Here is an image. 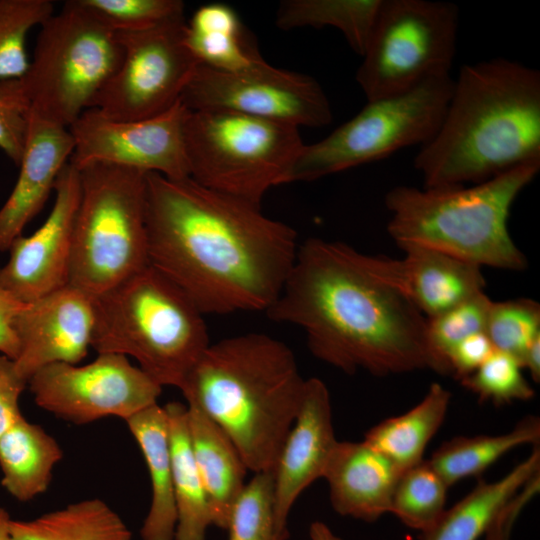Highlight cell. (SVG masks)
<instances>
[{"instance_id":"obj_1","label":"cell","mask_w":540,"mask_h":540,"mask_svg":"<svg viewBox=\"0 0 540 540\" xmlns=\"http://www.w3.org/2000/svg\"><path fill=\"white\" fill-rule=\"evenodd\" d=\"M149 264L203 314L267 311L295 262L294 228L192 178L146 174Z\"/></svg>"},{"instance_id":"obj_2","label":"cell","mask_w":540,"mask_h":540,"mask_svg":"<svg viewBox=\"0 0 540 540\" xmlns=\"http://www.w3.org/2000/svg\"><path fill=\"white\" fill-rule=\"evenodd\" d=\"M351 246L308 238L267 316L302 328L310 352L346 373L432 369L427 318L370 275Z\"/></svg>"},{"instance_id":"obj_3","label":"cell","mask_w":540,"mask_h":540,"mask_svg":"<svg viewBox=\"0 0 540 540\" xmlns=\"http://www.w3.org/2000/svg\"><path fill=\"white\" fill-rule=\"evenodd\" d=\"M540 160V72L494 58L461 67L414 167L424 187L477 184Z\"/></svg>"},{"instance_id":"obj_4","label":"cell","mask_w":540,"mask_h":540,"mask_svg":"<svg viewBox=\"0 0 540 540\" xmlns=\"http://www.w3.org/2000/svg\"><path fill=\"white\" fill-rule=\"evenodd\" d=\"M305 379L292 350L263 333L207 347L182 388L232 440L249 471H273L300 408Z\"/></svg>"},{"instance_id":"obj_5","label":"cell","mask_w":540,"mask_h":540,"mask_svg":"<svg viewBox=\"0 0 540 540\" xmlns=\"http://www.w3.org/2000/svg\"><path fill=\"white\" fill-rule=\"evenodd\" d=\"M540 160L467 187L396 186L384 197L390 237L399 248L433 249L477 266L521 271L527 259L508 229L511 207Z\"/></svg>"},{"instance_id":"obj_6","label":"cell","mask_w":540,"mask_h":540,"mask_svg":"<svg viewBox=\"0 0 540 540\" xmlns=\"http://www.w3.org/2000/svg\"><path fill=\"white\" fill-rule=\"evenodd\" d=\"M91 347L131 356L160 386L181 389L210 345L203 313L150 264L93 298Z\"/></svg>"},{"instance_id":"obj_7","label":"cell","mask_w":540,"mask_h":540,"mask_svg":"<svg viewBox=\"0 0 540 540\" xmlns=\"http://www.w3.org/2000/svg\"><path fill=\"white\" fill-rule=\"evenodd\" d=\"M78 171L68 285L94 298L149 265L147 173L108 163Z\"/></svg>"},{"instance_id":"obj_8","label":"cell","mask_w":540,"mask_h":540,"mask_svg":"<svg viewBox=\"0 0 540 540\" xmlns=\"http://www.w3.org/2000/svg\"><path fill=\"white\" fill-rule=\"evenodd\" d=\"M183 140L190 178L257 207L305 145L298 127L217 109L188 110Z\"/></svg>"},{"instance_id":"obj_9","label":"cell","mask_w":540,"mask_h":540,"mask_svg":"<svg viewBox=\"0 0 540 540\" xmlns=\"http://www.w3.org/2000/svg\"><path fill=\"white\" fill-rule=\"evenodd\" d=\"M119 34L82 0L65 2L38 33L22 78L36 114L69 128L119 68Z\"/></svg>"},{"instance_id":"obj_10","label":"cell","mask_w":540,"mask_h":540,"mask_svg":"<svg viewBox=\"0 0 540 540\" xmlns=\"http://www.w3.org/2000/svg\"><path fill=\"white\" fill-rule=\"evenodd\" d=\"M453 81L450 74L438 75L403 94L367 101L331 134L304 145L288 183L313 181L424 145L442 121Z\"/></svg>"},{"instance_id":"obj_11","label":"cell","mask_w":540,"mask_h":540,"mask_svg":"<svg viewBox=\"0 0 540 540\" xmlns=\"http://www.w3.org/2000/svg\"><path fill=\"white\" fill-rule=\"evenodd\" d=\"M459 10L430 0H382L356 81L367 101L403 94L450 74Z\"/></svg>"},{"instance_id":"obj_12","label":"cell","mask_w":540,"mask_h":540,"mask_svg":"<svg viewBox=\"0 0 540 540\" xmlns=\"http://www.w3.org/2000/svg\"><path fill=\"white\" fill-rule=\"evenodd\" d=\"M185 29L182 17L148 30L118 33L121 64L91 108L116 120H139L173 107L200 65L186 44Z\"/></svg>"},{"instance_id":"obj_13","label":"cell","mask_w":540,"mask_h":540,"mask_svg":"<svg viewBox=\"0 0 540 540\" xmlns=\"http://www.w3.org/2000/svg\"><path fill=\"white\" fill-rule=\"evenodd\" d=\"M180 101L188 110H227L298 128L322 127L332 121L329 100L313 77L265 60L242 72L200 64Z\"/></svg>"},{"instance_id":"obj_14","label":"cell","mask_w":540,"mask_h":540,"mask_svg":"<svg viewBox=\"0 0 540 540\" xmlns=\"http://www.w3.org/2000/svg\"><path fill=\"white\" fill-rule=\"evenodd\" d=\"M35 403L74 424L116 416L127 420L157 404L162 386L124 355L99 353L83 366L48 365L28 382Z\"/></svg>"},{"instance_id":"obj_15","label":"cell","mask_w":540,"mask_h":540,"mask_svg":"<svg viewBox=\"0 0 540 540\" xmlns=\"http://www.w3.org/2000/svg\"><path fill=\"white\" fill-rule=\"evenodd\" d=\"M187 112L178 101L155 117L116 120L89 108L69 127L74 140L69 162L77 169L108 163L171 179L190 177L183 140Z\"/></svg>"},{"instance_id":"obj_16","label":"cell","mask_w":540,"mask_h":540,"mask_svg":"<svg viewBox=\"0 0 540 540\" xmlns=\"http://www.w3.org/2000/svg\"><path fill=\"white\" fill-rule=\"evenodd\" d=\"M54 191L55 201L44 223L11 243L8 261L0 268V287L24 304L68 285L81 193L79 171L70 162L61 170Z\"/></svg>"},{"instance_id":"obj_17","label":"cell","mask_w":540,"mask_h":540,"mask_svg":"<svg viewBox=\"0 0 540 540\" xmlns=\"http://www.w3.org/2000/svg\"><path fill=\"white\" fill-rule=\"evenodd\" d=\"M93 325V298L71 285L25 304L14 321L18 375L28 384L48 365L78 364L91 347Z\"/></svg>"},{"instance_id":"obj_18","label":"cell","mask_w":540,"mask_h":540,"mask_svg":"<svg viewBox=\"0 0 540 540\" xmlns=\"http://www.w3.org/2000/svg\"><path fill=\"white\" fill-rule=\"evenodd\" d=\"M337 442L327 386L319 378L305 379L299 411L273 470L275 519L284 537H289L293 505L309 485L323 478Z\"/></svg>"},{"instance_id":"obj_19","label":"cell","mask_w":540,"mask_h":540,"mask_svg":"<svg viewBox=\"0 0 540 540\" xmlns=\"http://www.w3.org/2000/svg\"><path fill=\"white\" fill-rule=\"evenodd\" d=\"M401 249L405 252L402 259L361 252L359 259L370 275L403 295L426 318L484 290L480 266L425 247Z\"/></svg>"},{"instance_id":"obj_20","label":"cell","mask_w":540,"mask_h":540,"mask_svg":"<svg viewBox=\"0 0 540 540\" xmlns=\"http://www.w3.org/2000/svg\"><path fill=\"white\" fill-rule=\"evenodd\" d=\"M74 140L69 128L31 110L24 152L17 181L0 208V252L42 210L56 180L69 162Z\"/></svg>"},{"instance_id":"obj_21","label":"cell","mask_w":540,"mask_h":540,"mask_svg":"<svg viewBox=\"0 0 540 540\" xmlns=\"http://www.w3.org/2000/svg\"><path fill=\"white\" fill-rule=\"evenodd\" d=\"M402 471L364 441H338L323 478L338 514L373 522L389 513Z\"/></svg>"},{"instance_id":"obj_22","label":"cell","mask_w":540,"mask_h":540,"mask_svg":"<svg viewBox=\"0 0 540 540\" xmlns=\"http://www.w3.org/2000/svg\"><path fill=\"white\" fill-rule=\"evenodd\" d=\"M186 406L191 448L208 496L212 525L226 530L249 470L228 435L198 407Z\"/></svg>"},{"instance_id":"obj_23","label":"cell","mask_w":540,"mask_h":540,"mask_svg":"<svg viewBox=\"0 0 540 540\" xmlns=\"http://www.w3.org/2000/svg\"><path fill=\"white\" fill-rule=\"evenodd\" d=\"M125 421L143 454L152 487L151 504L140 529L141 539L175 540L177 510L165 408L155 404Z\"/></svg>"},{"instance_id":"obj_24","label":"cell","mask_w":540,"mask_h":540,"mask_svg":"<svg viewBox=\"0 0 540 540\" xmlns=\"http://www.w3.org/2000/svg\"><path fill=\"white\" fill-rule=\"evenodd\" d=\"M62 457L58 442L22 416L0 437L2 486L19 501L32 500L47 490Z\"/></svg>"},{"instance_id":"obj_25","label":"cell","mask_w":540,"mask_h":540,"mask_svg":"<svg viewBox=\"0 0 540 540\" xmlns=\"http://www.w3.org/2000/svg\"><path fill=\"white\" fill-rule=\"evenodd\" d=\"M450 399L447 389L433 383L417 405L376 424L366 432L363 441L403 472L423 461L427 444L445 419Z\"/></svg>"},{"instance_id":"obj_26","label":"cell","mask_w":540,"mask_h":540,"mask_svg":"<svg viewBox=\"0 0 540 540\" xmlns=\"http://www.w3.org/2000/svg\"><path fill=\"white\" fill-rule=\"evenodd\" d=\"M185 40L200 64L217 70L242 72L264 61L237 13L223 3L198 8L186 23Z\"/></svg>"},{"instance_id":"obj_27","label":"cell","mask_w":540,"mask_h":540,"mask_svg":"<svg viewBox=\"0 0 540 540\" xmlns=\"http://www.w3.org/2000/svg\"><path fill=\"white\" fill-rule=\"evenodd\" d=\"M168 418L174 495L177 510L175 540H207L212 525L208 496L191 448L187 406L170 402L164 406Z\"/></svg>"},{"instance_id":"obj_28","label":"cell","mask_w":540,"mask_h":540,"mask_svg":"<svg viewBox=\"0 0 540 540\" xmlns=\"http://www.w3.org/2000/svg\"><path fill=\"white\" fill-rule=\"evenodd\" d=\"M539 445L530 456L495 482H479L462 500L445 510L422 540H479L486 535L501 505L536 471Z\"/></svg>"},{"instance_id":"obj_29","label":"cell","mask_w":540,"mask_h":540,"mask_svg":"<svg viewBox=\"0 0 540 540\" xmlns=\"http://www.w3.org/2000/svg\"><path fill=\"white\" fill-rule=\"evenodd\" d=\"M13 540H132L126 523L99 498L71 503L31 520H11Z\"/></svg>"},{"instance_id":"obj_30","label":"cell","mask_w":540,"mask_h":540,"mask_svg":"<svg viewBox=\"0 0 540 540\" xmlns=\"http://www.w3.org/2000/svg\"><path fill=\"white\" fill-rule=\"evenodd\" d=\"M539 439V418L527 416L505 434L463 436L445 441L428 462L450 487L466 477L480 475L518 446L539 445Z\"/></svg>"},{"instance_id":"obj_31","label":"cell","mask_w":540,"mask_h":540,"mask_svg":"<svg viewBox=\"0 0 540 540\" xmlns=\"http://www.w3.org/2000/svg\"><path fill=\"white\" fill-rule=\"evenodd\" d=\"M382 0H284L276 12L282 30L337 28L350 47L363 55Z\"/></svg>"},{"instance_id":"obj_32","label":"cell","mask_w":540,"mask_h":540,"mask_svg":"<svg viewBox=\"0 0 540 540\" xmlns=\"http://www.w3.org/2000/svg\"><path fill=\"white\" fill-rule=\"evenodd\" d=\"M448 488L428 460H423L401 473L389 513L422 535L436 524L446 510Z\"/></svg>"},{"instance_id":"obj_33","label":"cell","mask_w":540,"mask_h":540,"mask_svg":"<svg viewBox=\"0 0 540 540\" xmlns=\"http://www.w3.org/2000/svg\"><path fill=\"white\" fill-rule=\"evenodd\" d=\"M53 14L50 0H0V82L24 77L29 32Z\"/></svg>"},{"instance_id":"obj_34","label":"cell","mask_w":540,"mask_h":540,"mask_svg":"<svg viewBox=\"0 0 540 540\" xmlns=\"http://www.w3.org/2000/svg\"><path fill=\"white\" fill-rule=\"evenodd\" d=\"M491 302L482 291L436 316L427 318V343L432 370L450 375V353L467 337L485 332Z\"/></svg>"},{"instance_id":"obj_35","label":"cell","mask_w":540,"mask_h":540,"mask_svg":"<svg viewBox=\"0 0 540 540\" xmlns=\"http://www.w3.org/2000/svg\"><path fill=\"white\" fill-rule=\"evenodd\" d=\"M274 503V471L255 473L231 510L228 540H287L278 530Z\"/></svg>"},{"instance_id":"obj_36","label":"cell","mask_w":540,"mask_h":540,"mask_svg":"<svg viewBox=\"0 0 540 540\" xmlns=\"http://www.w3.org/2000/svg\"><path fill=\"white\" fill-rule=\"evenodd\" d=\"M485 334L496 351L513 356L521 364L529 345L540 337L539 303L528 298L492 301Z\"/></svg>"},{"instance_id":"obj_37","label":"cell","mask_w":540,"mask_h":540,"mask_svg":"<svg viewBox=\"0 0 540 540\" xmlns=\"http://www.w3.org/2000/svg\"><path fill=\"white\" fill-rule=\"evenodd\" d=\"M523 367L513 356L494 350L493 353L461 384L478 396L480 401L495 405L515 400H529L534 389L522 373Z\"/></svg>"},{"instance_id":"obj_38","label":"cell","mask_w":540,"mask_h":540,"mask_svg":"<svg viewBox=\"0 0 540 540\" xmlns=\"http://www.w3.org/2000/svg\"><path fill=\"white\" fill-rule=\"evenodd\" d=\"M117 33H134L184 17L181 0H82Z\"/></svg>"},{"instance_id":"obj_39","label":"cell","mask_w":540,"mask_h":540,"mask_svg":"<svg viewBox=\"0 0 540 540\" xmlns=\"http://www.w3.org/2000/svg\"><path fill=\"white\" fill-rule=\"evenodd\" d=\"M31 110L22 79L0 82V149L17 166L24 152Z\"/></svg>"},{"instance_id":"obj_40","label":"cell","mask_w":540,"mask_h":540,"mask_svg":"<svg viewBox=\"0 0 540 540\" xmlns=\"http://www.w3.org/2000/svg\"><path fill=\"white\" fill-rule=\"evenodd\" d=\"M540 490V470L533 473L499 508L488 529L487 540H509L522 509Z\"/></svg>"},{"instance_id":"obj_41","label":"cell","mask_w":540,"mask_h":540,"mask_svg":"<svg viewBox=\"0 0 540 540\" xmlns=\"http://www.w3.org/2000/svg\"><path fill=\"white\" fill-rule=\"evenodd\" d=\"M26 385L13 360L0 355V437L22 417L19 398Z\"/></svg>"},{"instance_id":"obj_42","label":"cell","mask_w":540,"mask_h":540,"mask_svg":"<svg viewBox=\"0 0 540 540\" xmlns=\"http://www.w3.org/2000/svg\"><path fill=\"white\" fill-rule=\"evenodd\" d=\"M494 350L485 332L467 337L449 355L450 375L461 381L474 372Z\"/></svg>"},{"instance_id":"obj_43","label":"cell","mask_w":540,"mask_h":540,"mask_svg":"<svg viewBox=\"0 0 540 540\" xmlns=\"http://www.w3.org/2000/svg\"><path fill=\"white\" fill-rule=\"evenodd\" d=\"M24 305L0 287V352L12 360L16 359L19 349L14 321Z\"/></svg>"},{"instance_id":"obj_44","label":"cell","mask_w":540,"mask_h":540,"mask_svg":"<svg viewBox=\"0 0 540 540\" xmlns=\"http://www.w3.org/2000/svg\"><path fill=\"white\" fill-rule=\"evenodd\" d=\"M521 365L528 369L534 382L540 381V337L536 338L527 348Z\"/></svg>"},{"instance_id":"obj_45","label":"cell","mask_w":540,"mask_h":540,"mask_svg":"<svg viewBox=\"0 0 540 540\" xmlns=\"http://www.w3.org/2000/svg\"><path fill=\"white\" fill-rule=\"evenodd\" d=\"M311 540H342L325 523L315 521L309 527Z\"/></svg>"},{"instance_id":"obj_46","label":"cell","mask_w":540,"mask_h":540,"mask_svg":"<svg viewBox=\"0 0 540 540\" xmlns=\"http://www.w3.org/2000/svg\"><path fill=\"white\" fill-rule=\"evenodd\" d=\"M11 520L8 512L0 507V540H13L10 532Z\"/></svg>"}]
</instances>
